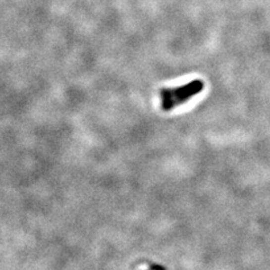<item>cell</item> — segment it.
<instances>
[{
  "instance_id": "cell-1",
  "label": "cell",
  "mask_w": 270,
  "mask_h": 270,
  "mask_svg": "<svg viewBox=\"0 0 270 270\" xmlns=\"http://www.w3.org/2000/svg\"><path fill=\"white\" fill-rule=\"evenodd\" d=\"M203 84L199 80H195L190 85H186L177 89H165L161 93L162 106L164 109H170L174 105L184 103L187 99L202 90Z\"/></svg>"
}]
</instances>
